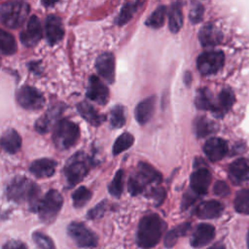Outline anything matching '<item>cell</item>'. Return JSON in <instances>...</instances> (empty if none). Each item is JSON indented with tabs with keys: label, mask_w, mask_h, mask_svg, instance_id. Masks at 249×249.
Instances as JSON below:
<instances>
[{
	"label": "cell",
	"mask_w": 249,
	"mask_h": 249,
	"mask_svg": "<svg viewBox=\"0 0 249 249\" xmlns=\"http://www.w3.org/2000/svg\"><path fill=\"white\" fill-rule=\"evenodd\" d=\"M17 101L24 109L40 110L45 104V97L37 89L23 86L17 92Z\"/></svg>",
	"instance_id": "cell-9"
},
{
	"label": "cell",
	"mask_w": 249,
	"mask_h": 249,
	"mask_svg": "<svg viewBox=\"0 0 249 249\" xmlns=\"http://www.w3.org/2000/svg\"><path fill=\"white\" fill-rule=\"evenodd\" d=\"M0 146L9 154H16L21 146V138L17 130L10 128L0 138Z\"/></svg>",
	"instance_id": "cell-22"
},
{
	"label": "cell",
	"mask_w": 249,
	"mask_h": 249,
	"mask_svg": "<svg viewBox=\"0 0 249 249\" xmlns=\"http://www.w3.org/2000/svg\"><path fill=\"white\" fill-rule=\"evenodd\" d=\"M196 106L198 108L204 109V110H207V109L213 110L214 109V105H215L212 102L211 96H210L209 92L206 89L201 90V92L198 94V96L196 99Z\"/></svg>",
	"instance_id": "cell-38"
},
{
	"label": "cell",
	"mask_w": 249,
	"mask_h": 249,
	"mask_svg": "<svg viewBox=\"0 0 249 249\" xmlns=\"http://www.w3.org/2000/svg\"><path fill=\"white\" fill-rule=\"evenodd\" d=\"M106 201H102L101 203H99L98 205H96L93 209H91L89 212V215H88V217L89 218H90V219H95V218H97V217H100L103 213H104V211H105V205H106V203H105Z\"/></svg>",
	"instance_id": "cell-42"
},
{
	"label": "cell",
	"mask_w": 249,
	"mask_h": 249,
	"mask_svg": "<svg viewBox=\"0 0 249 249\" xmlns=\"http://www.w3.org/2000/svg\"><path fill=\"white\" fill-rule=\"evenodd\" d=\"M214 236H215V229L212 225L200 224L195 230L191 237L190 243L195 248H201L207 245L208 243H210V241H212Z\"/></svg>",
	"instance_id": "cell-14"
},
{
	"label": "cell",
	"mask_w": 249,
	"mask_h": 249,
	"mask_svg": "<svg viewBox=\"0 0 249 249\" xmlns=\"http://www.w3.org/2000/svg\"><path fill=\"white\" fill-rule=\"evenodd\" d=\"M225 56L221 51H208L202 53L197 58V68L202 75L218 72L224 65Z\"/></svg>",
	"instance_id": "cell-10"
},
{
	"label": "cell",
	"mask_w": 249,
	"mask_h": 249,
	"mask_svg": "<svg viewBox=\"0 0 249 249\" xmlns=\"http://www.w3.org/2000/svg\"><path fill=\"white\" fill-rule=\"evenodd\" d=\"M67 231L79 247H94L97 244V235L83 223H71Z\"/></svg>",
	"instance_id": "cell-8"
},
{
	"label": "cell",
	"mask_w": 249,
	"mask_h": 249,
	"mask_svg": "<svg viewBox=\"0 0 249 249\" xmlns=\"http://www.w3.org/2000/svg\"><path fill=\"white\" fill-rule=\"evenodd\" d=\"M141 4H142V2H137V1H133V2H128V3H126V4L123 7V9H122V11H121L119 17H118L117 19H116V22H117L119 25L125 24L127 21H129V20L132 18L133 15L136 13V11L138 10V8H139V6H140Z\"/></svg>",
	"instance_id": "cell-30"
},
{
	"label": "cell",
	"mask_w": 249,
	"mask_h": 249,
	"mask_svg": "<svg viewBox=\"0 0 249 249\" xmlns=\"http://www.w3.org/2000/svg\"><path fill=\"white\" fill-rule=\"evenodd\" d=\"M56 162L50 159H40L31 162L30 172L37 178H48L53 175Z\"/></svg>",
	"instance_id": "cell-18"
},
{
	"label": "cell",
	"mask_w": 249,
	"mask_h": 249,
	"mask_svg": "<svg viewBox=\"0 0 249 249\" xmlns=\"http://www.w3.org/2000/svg\"><path fill=\"white\" fill-rule=\"evenodd\" d=\"M90 160L84 152H78L68 159L64 165L63 173L67 183L74 186L80 183L89 173Z\"/></svg>",
	"instance_id": "cell-4"
},
{
	"label": "cell",
	"mask_w": 249,
	"mask_h": 249,
	"mask_svg": "<svg viewBox=\"0 0 249 249\" xmlns=\"http://www.w3.org/2000/svg\"><path fill=\"white\" fill-rule=\"evenodd\" d=\"M46 37L51 45H55L64 35V28L60 18L55 15H50L46 20Z\"/></svg>",
	"instance_id": "cell-15"
},
{
	"label": "cell",
	"mask_w": 249,
	"mask_h": 249,
	"mask_svg": "<svg viewBox=\"0 0 249 249\" xmlns=\"http://www.w3.org/2000/svg\"><path fill=\"white\" fill-rule=\"evenodd\" d=\"M229 176L233 184H242L249 180V161L238 159L231 162L229 168Z\"/></svg>",
	"instance_id": "cell-16"
},
{
	"label": "cell",
	"mask_w": 249,
	"mask_h": 249,
	"mask_svg": "<svg viewBox=\"0 0 249 249\" xmlns=\"http://www.w3.org/2000/svg\"><path fill=\"white\" fill-rule=\"evenodd\" d=\"M0 64H1V60H0Z\"/></svg>",
	"instance_id": "cell-46"
},
{
	"label": "cell",
	"mask_w": 249,
	"mask_h": 249,
	"mask_svg": "<svg viewBox=\"0 0 249 249\" xmlns=\"http://www.w3.org/2000/svg\"><path fill=\"white\" fill-rule=\"evenodd\" d=\"M63 203V198L61 195L55 191H49L45 196L40 200L37 211L40 219L44 223H52L57 216Z\"/></svg>",
	"instance_id": "cell-7"
},
{
	"label": "cell",
	"mask_w": 249,
	"mask_h": 249,
	"mask_svg": "<svg viewBox=\"0 0 249 249\" xmlns=\"http://www.w3.org/2000/svg\"><path fill=\"white\" fill-rule=\"evenodd\" d=\"M98 74L109 84L114 83L115 80V56L111 53H104L100 54L95 63Z\"/></svg>",
	"instance_id": "cell-13"
},
{
	"label": "cell",
	"mask_w": 249,
	"mask_h": 249,
	"mask_svg": "<svg viewBox=\"0 0 249 249\" xmlns=\"http://www.w3.org/2000/svg\"><path fill=\"white\" fill-rule=\"evenodd\" d=\"M214 193L219 196H226L230 194V188L223 181H218L214 185Z\"/></svg>",
	"instance_id": "cell-41"
},
{
	"label": "cell",
	"mask_w": 249,
	"mask_h": 249,
	"mask_svg": "<svg viewBox=\"0 0 249 249\" xmlns=\"http://www.w3.org/2000/svg\"><path fill=\"white\" fill-rule=\"evenodd\" d=\"M8 197L17 202H28L32 211H37L40 203V188L33 181L23 176L14 178L7 188Z\"/></svg>",
	"instance_id": "cell-1"
},
{
	"label": "cell",
	"mask_w": 249,
	"mask_h": 249,
	"mask_svg": "<svg viewBox=\"0 0 249 249\" xmlns=\"http://www.w3.org/2000/svg\"><path fill=\"white\" fill-rule=\"evenodd\" d=\"M183 24V14L181 3H173L169 12V29L176 33L180 30Z\"/></svg>",
	"instance_id": "cell-24"
},
{
	"label": "cell",
	"mask_w": 249,
	"mask_h": 249,
	"mask_svg": "<svg viewBox=\"0 0 249 249\" xmlns=\"http://www.w3.org/2000/svg\"><path fill=\"white\" fill-rule=\"evenodd\" d=\"M166 15V8L164 6L158 7L146 20V25L152 28H160L162 26Z\"/></svg>",
	"instance_id": "cell-32"
},
{
	"label": "cell",
	"mask_w": 249,
	"mask_h": 249,
	"mask_svg": "<svg viewBox=\"0 0 249 249\" xmlns=\"http://www.w3.org/2000/svg\"><path fill=\"white\" fill-rule=\"evenodd\" d=\"M17 51V42L14 36L0 28V53L10 55Z\"/></svg>",
	"instance_id": "cell-27"
},
{
	"label": "cell",
	"mask_w": 249,
	"mask_h": 249,
	"mask_svg": "<svg viewBox=\"0 0 249 249\" xmlns=\"http://www.w3.org/2000/svg\"><path fill=\"white\" fill-rule=\"evenodd\" d=\"M79 136L80 129L78 124L67 119H62L55 124L53 140L56 148L64 150L76 144Z\"/></svg>",
	"instance_id": "cell-6"
},
{
	"label": "cell",
	"mask_w": 249,
	"mask_h": 249,
	"mask_svg": "<svg viewBox=\"0 0 249 249\" xmlns=\"http://www.w3.org/2000/svg\"><path fill=\"white\" fill-rule=\"evenodd\" d=\"M33 240L41 249H55L53 241L45 233L36 231L33 233Z\"/></svg>",
	"instance_id": "cell-37"
},
{
	"label": "cell",
	"mask_w": 249,
	"mask_h": 249,
	"mask_svg": "<svg viewBox=\"0 0 249 249\" xmlns=\"http://www.w3.org/2000/svg\"><path fill=\"white\" fill-rule=\"evenodd\" d=\"M190 223H185L168 231L164 237V246L166 248L173 247L176 244L179 236L185 235L187 233V231L190 230Z\"/></svg>",
	"instance_id": "cell-28"
},
{
	"label": "cell",
	"mask_w": 249,
	"mask_h": 249,
	"mask_svg": "<svg viewBox=\"0 0 249 249\" xmlns=\"http://www.w3.org/2000/svg\"><path fill=\"white\" fill-rule=\"evenodd\" d=\"M202 16H203V6L198 2L193 3L191 11H190L191 21L194 23H196L201 20Z\"/></svg>",
	"instance_id": "cell-39"
},
{
	"label": "cell",
	"mask_w": 249,
	"mask_h": 249,
	"mask_svg": "<svg viewBox=\"0 0 249 249\" xmlns=\"http://www.w3.org/2000/svg\"><path fill=\"white\" fill-rule=\"evenodd\" d=\"M247 246H248V249H249V231H248V234H247Z\"/></svg>",
	"instance_id": "cell-45"
},
{
	"label": "cell",
	"mask_w": 249,
	"mask_h": 249,
	"mask_svg": "<svg viewBox=\"0 0 249 249\" xmlns=\"http://www.w3.org/2000/svg\"><path fill=\"white\" fill-rule=\"evenodd\" d=\"M234 102V94L230 89H223L218 97V104L215 105L213 111L216 113L224 114L227 112Z\"/></svg>",
	"instance_id": "cell-25"
},
{
	"label": "cell",
	"mask_w": 249,
	"mask_h": 249,
	"mask_svg": "<svg viewBox=\"0 0 249 249\" xmlns=\"http://www.w3.org/2000/svg\"><path fill=\"white\" fill-rule=\"evenodd\" d=\"M72 198L74 206L76 208H81L85 206L88 203V201L91 198V192L88 188L82 186L73 193Z\"/></svg>",
	"instance_id": "cell-34"
},
{
	"label": "cell",
	"mask_w": 249,
	"mask_h": 249,
	"mask_svg": "<svg viewBox=\"0 0 249 249\" xmlns=\"http://www.w3.org/2000/svg\"><path fill=\"white\" fill-rule=\"evenodd\" d=\"M165 223L157 214L144 216L138 226L136 241L141 248H152L156 246L163 233Z\"/></svg>",
	"instance_id": "cell-2"
},
{
	"label": "cell",
	"mask_w": 249,
	"mask_h": 249,
	"mask_svg": "<svg viewBox=\"0 0 249 249\" xmlns=\"http://www.w3.org/2000/svg\"><path fill=\"white\" fill-rule=\"evenodd\" d=\"M80 115L90 124L99 125L104 121V116L99 114L90 104L88 102H81L77 106Z\"/></svg>",
	"instance_id": "cell-23"
},
{
	"label": "cell",
	"mask_w": 249,
	"mask_h": 249,
	"mask_svg": "<svg viewBox=\"0 0 249 249\" xmlns=\"http://www.w3.org/2000/svg\"><path fill=\"white\" fill-rule=\"evenodd\" d=\"M3 249H27V248L24 245V243L19 240H11L3 246Z\"/></svg>",
	"instance_id": "cell-43"
},
{
	"label": "cell",
	"mask_w": 249,
	"mask_h": 249,
	"mask_svg": "<svg viewBox=\"0 0 249 249\" xmlns=\"http://www.w3.org/2000/svg\"><path fill=\"white\" fill-rule=\"evenodd\" d=\"M42 37V26L40 19L36 16H31L25 28L21 31L19 39L26 47L35 46Z\"/></svg>",
	"instance_id": "cell-11"
},
{
	"label": "cell",
	"mask_w": 249,
	"mask_h": 249,
	"mask_svg": "<svg viewBox=\"0 0 249 249\" xmlns=\"http://www.w3.org/2000/svg\"><path fill=\"white\" fill-rule=\"evenodd\" d=\"M211 182V174L206 168L195 171L191 176V187L196 194L204 195Z\"/></svg>",
	"instance_id": "cell-19"
},
{
	"label": "cell",
	"mask_w": 249,
	"mask_h": 249,
	"mask_svg": "<svg viewBox=\"0 0 249 249\" xmlns=\"http://www.w3.org/2000/svg\"><path fill=\"white\" fill-rule=\"evenodd\" d=\"M207 158L212 161L220 160L228 152V145L222 138L214 137L206 141L203 147Z\"/></svg>",
	"instance_id": "cell-17"
},
{
	"label": "cell",
	"mask_w": 249,
	"mask_h": 249,
	"mask_svg": "<svg viewBox=\"0 0 249 249\" xmlns=\"http://www.w3.org/2000/svg\"><path fill=\"white\" fill-rule=\"evenodd\" d=\"M224 210V206L217 200H208L200 203L196 209V215L199 219H214L219 217Z\"/></svg>",
	"instance_id": "cell-20"
},
{
	"label": "cell",
	"mask_w": 249,
	"mask_h": 249,
	"mask_svg": "<svg viewBox=\"0 0 249 249\" xmlns=\"http://www.w3.org/2000/svg\"><path fill=\"white\" fill-rule=\"evenodd\" d=\"M160 181L161 175L153 166L146 162H140L137 166V170L129 177L128 192L132 196H136L140 194L147 185L160 183Z\"/></svg>",
	"instance_id": "cell-5"
},
{
	"label": "cell",
	"mask_w": 249,
	"mask_h": 249,
	"mask_svg": "<svg viewBox=\"0 0 249 249\" xmlns=\"http://www.w3.org/2000/svg\"><path fill=\"white\" fill-rule=\"evenodd\" d=\"M219 32L210 24L205 25L199 32V41L203 46H212L219 42Z\"/></svg>",
	"instance_id": "cell-29"
},
{
	"label": "cell",
	"mask_w": 249,
	"mask_h": 249,
	"mask_svg": "<svg viewBox=\"0 0 249 249\" xmlns=\"http://www.w3.org/2000/svg\"><path fill=\"white\" fill-rule=\"evenodd\" d=\"M234 208L238 213L249 214V189L241 190L236 194Z\"/></svg>",
	"instance_id": "cell-31"
},
{
	"label": "cell",
	"mask_w": 249,
	"mask_h": 249,
	"mask_svg": "<svg viewBox=\"0 0 249 249\" xmlns=\"http://www.w3.org/2000/svg\"><path fill=\"white\" fill-rule=\"evenodd\" d=\"M155 96L147 97L138 103L135 108V119L139 124H144L150 121L155 111Z\"/></svg>",
	"instance_id": "cell-21"
},
{
	"label": "cell",
	"mask_w": 249,
	"mask_h": 249,
	"mask_svg": "<svg viewBox=\"0 0 249 249\" xmlns=\"http://www.w3.org/2000/svg\"><path fill=\"white\" fill-rule=\"evenodd\" d=\"M110 123L113 127L119 128L124 125L125 124V115L124 109L122 105H116L112 108L110 112Z\"/></svg>",
	"instance_id": "cell-35"
},
{
	"label": "cell",
	"mask_w": 249,
	"mask_h": 249,
	"mask_svg": "<svg viewBox=\"0 0 249 249\" xmlns=\"http://www.w3.org/2000/svg\"><path fill=\"white\" fill-rule=\"evenodd\" d=\"M133 142H134L133 136L129 132H124L115 141L113 146V154L117 156L118 154L127 150L133 144Z\"/></svg>",
	"instance_id": "cell-33"
},
{
	"label": "cell",
	"mask_w": 249,
	"mask_h": 249,
	"mask_svg": "<svg viewBox=\"0 0 249 249\" xmlns=\"http://www.w3.org/2000/svg\"><path fill=\"white\" fill-rule=\"evenodd\" d=\"M207 249H226V246L222 242H217V243L213 244L212 246L208 247Z\"/></svg>",
	"instance_id": "cell-44"
},
{
	"label": "cell",
	"mask_w": 249,
	"mask_h": 249,
	"mask_svg": "<svg viewBox=\"0 0 249 249\" xmlns=\"http://www.w3.org/2000/svg\"><path fill=\"white\" fill-rule=\"evenodd\" d=\"M30 8L23 1H10L0 7V20L9 28H18L27 18Z\"/></svg>",
	"instance_id": "cell-3"
},
{
	"label": "cell",
	"mask_w": 249,
	"mask_h": 249,
	"mask_svg": "<svg viewBox=\"0 0 249 249\" xmlns=\"http://www.w3.org/2000/svg\"><path fill=\"white\" fill-rule=\"evenodd\" d=\"M124 171L121 169L118 170L108 188L112 196L119 197L122 195L123 189H124Z\"/></svg>",
	"instance_id": "cell-36"
},
{
	"label": "cell",
	"mask_w": 249,
	"mask_h": 249,
	"mask_svg": "<svg viewBox=\"0 0 249 249\" xmlns=\"http://www.w3.org/2000/svg\"><path fill=\"white\" fill-rule=\"evenodd\" d=\"M87 96L100 105H105L109 99V89L98 77L92 75L89 78Z\"/></svg>",
	"instance_id": "cell-12"
},
{
	"label": "cell",
	"mask_w": 249,
	"mask_h": 249,
	"mask_svg": "<svg viewBox=\"0 0 249 249\" xmlns=\"http://www.w3.org/2000/svg\"><path fill=\"white\" fill-rule=\"evenodd\" d=\"M213 124H211L210 122H208L205 119H200L197 123H196V132L199 136H205L209 133H211L212 131V126Z\"/></svg>",
	"instance_id": "cell-40"
},
{
	"label": "cell",
	"mask_w": 249,
	"mask_h": 249,
	"mask_svg": "<svg viewBox=\"0 0 249 249\" xmlns=\"http://www.w3.org/2000/svg\"><path fill=\"white\" fill-rule=\"evenodd\" d=\"M61 111V109L57 108H53L51 109L45 116H43L42 118H40L36 124H35V128L37 131H39L40 133H46L49 131V129L52 126L53 122L56 119V117L58 116L59 112Z\"/></svg>",
	"instance_id": "cell-26"
}]
</instances>
